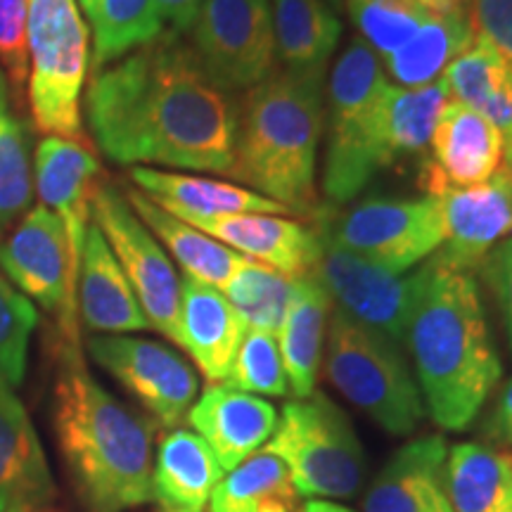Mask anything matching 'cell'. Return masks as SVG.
Wrapping results in <instances>:
<instances>
[{
  "label": "cell",
  "mask_w": 512,
  "mask_h": 512,
  "mask_svg": "<svg viewBox=\"0 0 512 512\" xmlns=\"http://www.w3.org/2000/svg\"><path fill=\"white\" fill-rule=\"evenodd\" d=\"M83 112L102 155L117 164L221 176L233 169L238 102L204 74L174 31L93 69Z\"/></svg>",
  "instance_id": "1"
},
{
  "label": "cell",
  "mask_w": 512,
  "mask_h": 512,
  "mask_svg": "<svg viewBox=\"0 0 512 512\" xmlns=\"http://www.w3.org/2000/svg\"><path fill=\"white\" fill-rule=\"evenodd\" d=\"M420 271L406 349L432 420L460 432L472 425L501 380V358L475 273L448 266L437 254Z\"/></svg>",
  "instance_id": "2"
},
{
  "label": "cell",
  "mask_w": 512,
  "mask_h": 512,
  "mask_svg": "<svg viewBox=\"0 0 512 512\" xmlns=\"http://www.w3.org/2000/svg\"><path fill=\"white\" fill-rule=\"evenodd\" d=\"M53 425L62 458L91 512H124L152 501L155 427L107 392L79 344L55 347Z\"/></svg>",
  "instance_id": "3"
},
{
  "label": "cell",
  "mask_w": 512,
  "mask_h": 512,
  "mask_svg": "<svg viewBox=\"0 0 512 512\" xmlns=\"http://www.w3.org/2000/svg\"><path fill=\"white\" fill-rule=\"evenodd\" d=\"M323 131L325 81L278 67L240 95L230 178L313 221L323 209L316 188Z\"/></svg>",
  "instance_id": "4"
},
{
  "label": "cell",
  "mask_w": 512,
  "mask_h": 512,
  "mask_svg": "<svg viewBox=\"0 0 512 512\" xmlns=\"http://www.w3.org/2000/svg\"><path fill=\"white\" fill-rule=\"evenodd\" d=\"M325 86L328 145L320 185L332 207H342L392 166L384 143V100L392 81L382 57L354 36L332 64Z\"/></svg>",
  "instance_id": "5"
},
{
  "label": "cell",
  "mask_w": 512,
  "mask_h": 512,
  "mask_svg": "<svg viewBox=\"0 0 512 512\" xmlns=\"http://www.w3.org/2000/svg\"><path fill=\"white\" fill-rule=\"evenodd\" d=\"M325 373L344 399L394 437L418 430L427 408L399 344L332 306Z\"/></svg>",
  "instance_id": "6"
},
{
  "label": "cell",
  "mask_w": 512,
  "mask_h": 512,
  "mask_svg": "<svg viewBox=\"0 0 512 512\" xmlns=\"http://www.w3.org/2000/svg\"><path fill=\"white\" fill-rule=\"evenodd\" d=\"M91 31L76 0H29V112L46 136L88 145L81 93Z\"/></svg>",
  "instance_id": "7"
},
{
  "label": "cell",
  "mask_w": 512,
  "mask_h": 512,
  "mask_svg": "<svg viewBox=\"0 0 512 512\" xmlns=\"http://www.w3.org/2000/svg\"><path fill=\"white\" fill-rule=\"evenodd\" d=\"M268 451L290 470L299 496L354 498L366 477V453L347 413L325 394L285 403Z\"/></svg>",
  "instance_id": "8"
},
{
  "label": "cell",
  "mask_w": 512,
  "mask_h": 512,
  "mask_svg": "<svg viewBox=\"0 0 512 512\" xmlns=\"http://www.w3.org/2000/svg\"><path fill=\"white\" fill-rule=\"evenodd\" d=\"M313 226L339 247L392 273L425 264L441 247V221L434 197H370L347 209L325 207Z\"/></svg>",
  "instance_id": "9"
},
{
  "label": "cell",
  "mask_w": 512,
  "mask_h": 512,
  "mask_svg": "<svg viewBox=\"0 0 512 512\" xmlns=\"http://www.w3.org/2000/svg\"><path fill=\"white\" fill-rule=\"evenodd\" d=\"M185 41L228 95H242L278 69L271 0H204Z\"/></svg>",
  "instance_id": "10"
},
{
  "label": "cell",
  "mask_w": 512,
  "mask_h": 512,
  "mask_svg": "<svg viewBox=\"0 0 512 512\" xmlns=\"http://www.w3.org/2000/svg\"><path fill=\"white\" fill-rule=\"evenodd\" d=\"M0 268L24 297L55 318L62 339L79 344V259L53 211L38 204L22 216L0 242Z\"/></svg>",
  "instance_id": "11"
},
{
  "label": "cell",
  "mask_w": 512,
  "mask_h": 512,
  "mask_svg": "<svg viewBox=\"0 0 512 512\" xmlns=\"http://www.w3.org/2000/svg\"><path fill=\"white\" fill-rule=\"evenodd\" d=\"M91 219L105 235L112 254L117 256L150 328L178 344L181 278L164 247L138 219L124 192L110 181H102L95 188Z\"/></svg>",
  "instance_id": "12"
},
{
  "label": "cell",
  "mask_w": 512,
  "mask_h": 512,
  "mask_svg": "<svg viewBox=\"0 0 512 512\" xmlns=\"http://www.w3.org/2000/svg\"><path fill=\"white\" fill-rule=\"evenodd\" d=\"M316 230L320 235V264L316 278L328 292L332 306L347 313L363 328L387 337L401 349L406 347L408 320H411L422 280L420 268L403 275L392 273L347 252L328 233H323L320 228Z\"/></svg>",
  "instance_id": "13"
},
{
  "label": "cell",
  "mask_w": 512,
  "mask_h": 512,
  "mask_svg": "<svg viewBox=\"0 0 512 512\" xmlns=\"http://www.w3.org/2000/svg\"><path fill=\"white\" fill-rule=\"evenodd\" d=\"M88 354L136 396L159 425L178 430L188 418L200 382L195 368L174 349L145 337L93 335Z\"/></svg>",
  "instance_id": "14"
},
{
  "label": "cell",
  "mask_w": 512,
  "mask_h": 512,
  "mask_svg": "<svg viewBox=\"0 0 512 512\" xmlns=\"http://www.w3.org/2000/svg\"><path fill=\"white\" fill-rule=\"evenodd\" d=\"M430 197L437 202L444 235L437 256L448 266L475 273L486 254L512 235V185L503 166L486 183L446 188Z\"/></svg>",
  "instance_id": "15"
},
{
  "label": "cell",
  "mask_w": 512,
  "mask_h": 512,
  "mask_svg": "<svg viewBox=\"0 0 512 512\" xmlns=\"http://www.w3.org/2000/svg\"><path fill=\"white\" fill-rule=\"evenodd\" d=\"M427 150L430 157L422 162L420 185L427 195H434L494 178L503 166L505 143L489 119L451 98L434 126Z\"/></svg>",
  "instance_id": "16"
},
{
  "label": "cell",
  "mask_w": 512,
  "mask_h": 512,
  "mask_svg": "<svg viewBox=\"0 0 512 512\" xmlns=\"http://www.w3.org/2000/svg\"><path fill=\"white\" fill-rule=\"evenodd\" d=\"M181 221L292 280L311 278L318 271L320 235L302 221L280 214L185 216Z\"/></svg>",
  "instance_id": "17"
},
{
  "label": "cell",
  "mask_w": 512,
  "mask_h": 512,
  "mask_svg": "<svg viewBox=\"0 0 512 512\" xmlns=\"http://www.w3.org/2000/svg\"><path fill=\"white\" fill-rule=\"evenodd\" d=\"M185 420L211 448L221 470L230 472L271 439L278 411L254 394L238 392L228 384H209Z\"/></svg>",
  "instance_id": "18"
},
{
  "label": "cell",
  "mask_w": 512,
  "mask_h": 512,
  "mask_svg": "<svg viewBox=\"0 0 512 512\" xmlns=\"http://www.w3.org/2000/svg\"><path fill=\"white\" fill-rule=\"evenodd\" d=\"M34 164L38 197L64 223L69 245L81 264L83 240L91 226V202L102 171L98 157L91 145L46 136L36 147Z\"/></svg>",
  "instance_id": "19"
},
{
  "label": "cell",
  "mask_w": 512,
  "mask_h": 512,
  "mask_svg": "<svg viewBox=\"0 0 512 512\" xmlns=\"http://www.w3.org/2000/svg\"><path fill=\"white\" fill-rule=\"evenodd\" d=\"M55 482L34 422L0 377V512L38 510L53 501Z\"/></svg>",
  "instance_id": "20"
},
{
  "label": "cell",
  "mask_w": 512,
  "mask_h": 512,
  "mask_svg": "<svg viewBox=\"0 0 512 512\" xmlns=\"http://www.w3.org/2000/svg\"><path fill=\"white\" fill-rule=\"evenodd\" d=\"M444 437L430 434L408 441L370 486L366 512H453L446 491Z\"/></svg>",
  "instance_id": "21"
},
{
  "label": "cell",
  "mask_w": 512,
  "mask_h": 512,
  "mask_svg": "<svg viewBox=\"0 0 512 512\" xmlns=\"http://www.w3.org/2000/svg\"><path fill=\"white\" fill-rule=\"evenodd\" d=\"M247 330L245 320L221 290L185 275L181 280L178 347L188 351L211 384L226 382Z\"/></svg>",
  "instance_id": "22"
},
{
  "label": "cell",
  "mask_w": 512,
  "mask_h": 512,
  "mask_svg": "<svg viewBox=\"0 0 512 512\" xmlns=\"http://www.w3.org/2000/svg\"><path fill=\"white\" fill-rule=\"evenodd\" d=\"M76 302L83 325L93 332L119 335L150 328L136 292L95 223L88 226L83 240Z\"/></svg>",
  "instance_id": "23"
},
{
  "label": "cell",
  "mask_w": 512,
  "mask_h": 512,
  "mask_svg": "<svg viewBox=\"0 0 512 512\" xmlns=\"http://www.w3.org/2000/svg\"><path fill=\"white\" fill-rule=\"evenodd\" d=\"M128 178L140 192H145L150 200H155L159 207L178 219L221 214H290V209H285L283 204L268 200L259 192L235 183L216 181V178L159 171L150 166H133Z\"/></svg>",
  "instance_id": "24"
},
{
  "label": "cell",
  "mask_w": 512,
  "mask_h": 512,
  "mask_svg": "<svg viewBox=\"0 0 512 512\" xmlns=\"http://www.w3.org/2000/svg\"><path fill=\"white\" fill-rule=\"evenodd\" d=\"M275 60L304 79H328V62L342 38V22L325 0H271Z\"/></svg>",
  "instance_id": "25"
},
{
  "label": "cell",
  "mask_w": 512,
  "mask_h": 512,
  "mask_svg": "<svg viewBox=\"0 0 512 512\" xmlns=\"http://www.w3.org/2000/svg\"><path fill=\"white\" fill-rule=\"evenodd\" d=\"M124 195L131 209L138 214V219L169 249L188 278L223 290L230 283V278L245 266L247 256L233 252L219 240L204 235L202 230L192 228L190 223L176 219L174 214L159 207L155 200H150L145 192L126 188Z\"/></svg>",
  "instance_id": "26"
},
{
  "label": "cell",
  "mask_w": 512,
  "mask_h": 512,
  "mask_svg": "<svg viewBox=\"0 0 512 512\" xmlns=\"http://www.w3.org/2000/svg\"><path fill=\"white\" fill-rule=\"evenodd\" d=\"M221 465L200 434L171 430L152 470V501L164 512H202L221 482Z\"/></svg>",
  "instance_id": "27"
},
{
  "label": "cell",
  "mask_w": 512,
  "mask_h": 512,
  "mask_svg": "<svg viewBox=\"0 0 512 512\" xmlns=\"http://www.w3.org/2000/svg\"><path fill=\"white\" fill-rule=\"evenodd\" d=\"M332 299L316 275L294 283L292 302L278 332V347L290 384V394L306 399L316 392V380L323 358L325 328H328Z\"/></svg>",
  "instance_id": "28"
},
{
  "label": "cell",
  "mask_w": 512,
  "mask_h": 512,
  "mask_svg": "<svg viewBox=\"0 0 512 512\" xmlns=\"http://www.w3.org/2000/svg\"><path fill=\"white\" fill-rule=\"evenodd\" d=\"M477 29L472 8L446 12L422 24L406 46L382 57L384 72L394 86L415 88L441 79L444 69L475 43Z\"/></svg>",
  "instance_id": "29"
},
{
  "label": "cell",
  "mask_w": 512,
  "mask_h": 512,
  "mask_svg": "<svg viewBox=\"0 0 512 512\" xmlns=\"http://www.w3.org/2000/svg\"><path fill=\"white\" fill-rule=\"evenodd\" d=\"M453 512H512V456L465 441L446 456Z\"/></svg>",
  "instance_id": "30"
},
{
  "label": "cell",
  "mask_w": 512,
  "mask_h": 512,
  "mask_svg": "<svg viewBox=\"0 0 512 512\" xmlns=\"http://www.w3.org/2000/svg\"><path fill=\"white\" fill-rule=\"evenodd\" d=\"M209 505L211 512H302L290 470L268 448L230 470L211 491Z\"/></svg>",
  "instance_id": "31"
},
{
  "label": "cell",
  "mask_w": 512,
  "mask_h": 512,
  "mask_svg": "<svg viewBox=\"0 0 512 512\" xmlns=\"http://www.w3.org/2000/svg\"><path fill=\"white\" fill-rule=\"evenodd\" d=\"M93 34V69L121 60L164 34L155 0H79Z\"/></svg>",
  "instance_id": "32"
},
{
  "label": "cell",
  "mask_w": 512,
  "mask_h": 512,
  "mask_svg": "<svg viewBox=\"0 0 512 512\" xmlns=\"http://www.w3.org/2000/svg\"><path fill=\"white\" fill-rule=\"evenodd\" d=\"M472 8V0H347L358 36L380 57L406 46L422 24L446 12Z\"/></svg>",
  "instance_id": "33"
},
{
  "label": "cell",
  "mask_w": 512,
  "mask_h": 512,
  "mask_svg": "<svg viewBox=\"0 0 512 512\" xmlns=\"http://www.w3.org/2000/svg\"><path fill=\"white\" fill-rule=\"evenodd\" d=\"M451 100L444 79L427 86H389L384 100V143L392 166L401 159L422 155L430 147L434 126Z\"/></svg>",
  "instance_id": "34"
},
{
  "label": "cell",
  "mask_w": 512,
  "mask_h": 512,
  "mask_svg": "<svg viewBox=\"0 0 512 512\" xmlns=\"http://www.w3.org/2000/svg\"><path fill=\"white\" fill-rule=\"evenodd\" d=\"M297 280L247 259L245 266L223 287V297L233 304L249 330L271 332L278 337Z\"/></svg>",
  "instance_id": "35"
},
{
  "label": "cell",
  "mask_w": 512,
  "mask_h": 512,
  "mask_svg": "<svg viewBox=\"0 0 512 512\" xmlns=\"http://www.w3.org/2000/svg\"><path fill=\"white\" fill-rule=\"evenodd\" d=\"M31 136L22 119L0 112V233H8L19 216L31 209Z\"/></svg>",
  "instance_id": "36"
},
{
  "label": "cell",
  "mask_w": 512,
  "mask_h": 512,
  "mask_svg": "<svg viewBox=\"0 0 512 512\" xmlns=\"http://www.w3.org/2000/svg\"><path fill=\"white\" fill-rule=\"evenodd\" d=\"M36 325V306L0 273V377L10 387H19L27 373L29 342Z\"/></svg>",
  "instance_id": "37"
},
{
  "label": "cell",
  "mask_w": 512,
  "mask_h": 512,
  "mask_svg": "<svg viewBox=\"0 0 512 512\" xmlns=\"http://www.w3.org/2000/svg\"><path fill=\"white\" fill-rule=\"evenodd\" d=\"M226 384L247 394L285 396L290 392L278 337L271 332L247 330L233 368L226 377Z\"/></svg>",
  "instance_id": "38"
},
{
  "label": "cell",
  "mask_w": 512,
  "mask_h": 512,
  "mask_svg": "<svg viewBox=\"0 0 512 512\" xmlns=\"http://www.w3.org/2000/svg\"><path fill=\"white\" fill-rule=\"evenodd\" d=\"M510 69V64L496 53L494 46L484 41L482 36H477L475 43L463 55H458L448 64L441 79H444L453 100L479 112L484 102L489 100V95L501 86Z\"/></svg>",
  "instance_id": "39"
},
{
  "label": "cell",
  "mask_w": 512,
  "mask_h": 512,
  "mask_svg": "<svg viewBox=\"0 0 512 512\" xmlns=\"http://www.w3.org/2000/svg\"><path fill=\"white\" fill-rule=\"evenodd\" d=\"M0 72L12 102L22 105L29 83V0H0Z\"/></svg>",
  "instance_id": "40"
},
{
  "label": "cell",
  "mask_w": 512,
  "mask_h": 512,
  "mask_svg": "<svg viewBox=\"0 0 512 512\" xmlns=\"http://www.w3.org/2000/svg\"><path fill=\"white\" fill-rule=\"evenodd\" d=\"M472 19L477 36L512 67V0H472Z\"/></svg>",
  "instance_id": "41"
},
{
  "label": "cell",
  "mask_w": 512,
  "mask_h": 512,
  "mask_svg": "<svg viewBox=\"0 0 512 512\" xmlns=\"http://www.w3.org/2000/svg\"><path fill=\"white\" fill-rule=\"evenodd\" d=\"M484 280L489 283L491 292L496 294V302L503 311L505 330H508L512 349V235L491 249L479 266Z\"/></svg>",
  "instance_id": "42"
},
{
  "label": "cell",
  "mask_w": 512,
  "mask_h": 512,
  "mask_svg": "<svg viewBox=\"0 0 512 512\" xmlns=\"http://www.w3.org/2000/svg\"><path fill=\"white\" fill-rule=\"evenodd\" d=\"M479 114L498 128L505 145H512V69L505 74L501 86L489 95Z\"/></svg>",
  "instance_id": "43"
},
{
  "label": "cell",
  "mask_w": 512,
  "mask_h": 512,
  "mask_svg": "<svg viewBox=\"0 0 512 512\" xmlns=\"http://www.w3.org/2000/svg\"><path fill=\"white\" fill-rule=\"evenodd\" d=\"M202 3L204 0H155L162 24H169V31L181 36L188 34Z\"/></svg>",
  "instance_id": "44"
},
{
  "label": "cell",
  "mask_w": 512,
  "mask_h": 512,
  "mask_svg": "<svg viewBox=\"0 0 512 512\" xmlns=\"http://www.w3.org/2000/svg\"><path fill=\"white\" fill-rule=\"evenodd\" d=\"M489 432L494 439L512 446V380L505 384L503 392L498 394L494 413H491Z\"/></svg>",
  "instance_id": "45"
},
{
  "label": "cell",
  "mask_w": 512,
  "mask_h": 512,
  "mask_svg": "<svg viewBox=\"0 0 512 512\" xmlns=\"http://www.w3.org/2000/svg\"><path fill=\"white\" fill-rule=\"evenodd\" d=\"M302 512H354V510L344 508V505L330 503V501H309L302 505Z\"/></svg>",
  "instance_id": "46"
},
{
  "label": "cell",
  "mask_w": 512,
  "mask_h": 512,
  "mask_svg": "<svg viewBox=\"0 0 512 512\" xmlns=\"http://www.w3.org/2000/svg\"><path fill=\"white\" fill-rule=\"evenodd\" d=\"M8 98H10V91H8V81H5L3 72H0V112L8 110Z\"/></svg>",
  "instance_id": "47"
},
{
  "label": "cell",
  "mask_w": 512,
  "mask_h": 512,
  "mask_svg": "<svg viewBox=\"0 0 512 512\" xmlns=\"http://www.w3.org/2000/svg\"><path fill=\"white\" fill-rule=\"evenodd\" d=\"M503 171L505 176H508V181L512 185V145H505V152H503Z\"/></svg>",
  "instance_id": "48"
},
{
  "label": "cell",
  "mask_w": 512,
  "mask_h": 512,
  "mask_svg": "<svg viewBox=\"0 0 512 512\" xmlns=\"http://www.w3.org/2000/svg\"><path fill=\"white\" fill-rule=\"evenodd\" d=\"M325 3L335 12H344V8H347V0H325Z\"/></svg>",
  "instance_id": "49"
},
{
  "label": "cell",
  "mask_w": 512,
  "mask_h": 512,
  "mask_svg": "<svg viewBox=\"0 0 512 512\" xmlns=\"http://www.w3.org/2000/svg\"><path fill=\"white\" fill-rule=\"evenodd\" d=\"M8 512H31V510H22V508H15V510H8Z\"/></svg>",
  "instance_id": "50"
}]
</instances>
